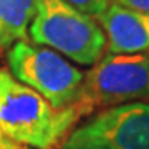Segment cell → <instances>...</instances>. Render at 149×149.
<instances>
[{"label": "cell", "instance_id": "6da1fadb", "mask_svg": "<svg viewBox=\"0 0 149 149\" xmlns=\"http://www.w3.org/2000/svg\"><path fill=\"white\" fill-rule=\"evenodd\" d=\"M79 120L72 107L56 110L35 90L0 69V130L12 141L56 149Z\"/></svg>", "mask_w": 149, "mask_h": 149}, {"label": "cell", "instance_id": "7a4b0ae2", "mask_svg": "<svg viewBox=\"0 0 149 149\" xmlns=\"http://www.w3.org/2000/svg\"><path fill=\"white\" fill-rule=\"evenodd\" d=\"M131 102H149V53H108L84 73L76 100L70 105L79 119L96 110Z\"/></svg>", "mask_w": 149, "mask_h": 149}, {"label": "cell", "instance_id": "3957f363", "mask_svg": "<svg viewBox=\"0 0 149 149\" xmlns=\"http://www.w3.org/2000/svg\"><path fill=\"white\" fill-rule=\"evenodd\" d=\"M29 33L35 44L49 46L82 65L96 64L105 49V33L97 22L65 0H35Z\"/></svg>", "mask_w": 149, "mask_h": 149}, {"label": "cell", "instance_id": "277c9868", "mask_svg": "<svg viewBox=\"0 0 149 149\" xmlns=\"http://www.w3.org/2000/svg\"><path fill=\"white\" fill-rule=\"evenodd\" d=\"M6 59L12 76L41 94L53 108L63 110L76 100L84 73L61 53L23 40L9 47Z\"/></svg>", "mask_w": 149, "mask_h": 149}, {"label": "cell", "instance_id": "5b68a950", "mask_svg": "<svg viewBox=\"0 0 149 149\" xmlns=\"http://www.w3.org/2000/svg\"><path fill=\"white\" fill-rule=\"evenodd\" d=\"M63 146L149 149V102L107 108L73 130Z\"/></svg>", "mask_w": 149, "mask_h": 149}, {"label": "cell", "instance_id": "8992f818", "mask_svg": "<svg viewBox=\"0 0 149 149\" xmlns=\"http://www.w3.org/2000/svg\"><path fill=\"white\" fill-rule=\"evenodd\" d=\"M96 22L102 24L108 53L131 55L149 49V12L113 2Z\"/></svg>", "mask_w": 149, "mask_h": 149}, {"label": "cell", "instance_id": "52a82bcc", "mask_svg": "<svg viewBox=\"0 0 149 149\" xmlns=\"http://www.w3.org/2000/svg\"><path fill=\"white\" fill-rule=\"evenodd\" d=\"M35 17V0H0V53L17 41L28 40Z\"/></svg>", "mask_w": 149, "mask_h": 149}, {"label": "cell", "instance_id": "ba28073f", "mask_svg": "<svg viewBox=\"0 0 149 149\" xmlns=\"http://www.w3.org/2000/svg\"><path fill=\"white\" fill-rule=\"evenodd\" d=\"M65 2L79 12L97 20L113 3V0H65Z\"/></svg>", "mask_w": 149, "mask_h": 149}, {"label": "cell", "instance_id": "9c48e42d", "mask_svg": "<svg viewBox=\"0 0 149 149\" xmlns=\"http://www.w3.org/2000/svg\"><path fill=\"white\" fill-rule=\"evenodd\" d=\"M114 3L125 6V8H130V9H134V11L149 12V0H114Z\"/></svg>", "mask_w": 149, "mask_h": 149}, {"label": "cell", "instance_id": "30bf717a", "mask_svg": "<svg viewBox=\"0 0 149 149\" xmlns=\"http://www.w3.org/2000/svg\"><path fill=\"white\" fill-rule=\"evenodd\" d=\"M0 149H28V148H24L22 145L15 143V141H12L11 139H8L3 134L2 130H0Z\"/></svg>", "mask_w": 149, "mask_h": 149}, {"label": "cell", "instance_id": "8fae6325", "mask_svg": "<svg viewBox=\"0 0 149 149\" xmlns=\"http://www.w3.org/2000/svg\"><path fill=\"white\" fill-rule=\"evenodd\" d=\"M61 149H102L96 146H61Z\"/></svg>", "mask_w": 149, "mask_h": 149}]
</instances>
